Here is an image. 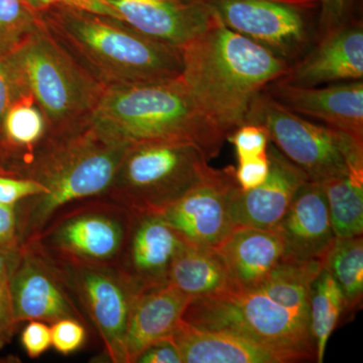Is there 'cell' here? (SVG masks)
Returning a JSON list of instances; mask_svg holds the SVG:
<instances>
[{
	"label": "cell",
	"instance_id": "obj_21",
	"mask_svg": "<svg viewBox=\"0 0 363 363\" xmlns=\"http://www.w3.org/2000/svg\"><path fill=\"white\" fill-rule=\"evenodd\" d=\"M193 298L169 284L143 289L133 303L126 331L128 363L152 344L169 338Z\"/></svg>",
	"mask_w": 363,
	"mask_h": 363
},
{
	"label": "cell",
	"instance_id": "obj_4",
	"mask_svg": "<svg viewBox=\"0 0 363 363\" xmlns=\"http://www.w3.org/2000/svg\"><path fill=\"white\" fill-rule=\"evenodd\" d=\"M92 123L105 135L128 145L193 143L209 161L220 154L226 140L181 77L152 84L105 88Z\"/></svg>",
	"mask_w": 363,
	"mask_h": 363
},
{
	"label": "cell",
	"instance_id": "obj_36",
	"mask_svg": "<svg viewBox=\"0 0 363 363\" xmlns=\"http://www.w3.org/2000/svg\"><path fill=\"white\" fill-rule=\"evenodd\" d=\"M33 11H40L50 6H62L82 9L117 18L116 13L104 0H25Z\"/></svg>",
	"mask_w": 363,
	"mask_h": 363
},
{
	"label": "cell",
	"instance_id": "obj_14",
	"mask_svg": "<svg viewBox=\"0 0 363 363\" xmlns=\"http://www.w3.org/2000/svg\"><path fill=\"white\" fill-rule=\"evenodd\" d=\"M264 92L297 114L315 117L363 142L362 80L333 83L325 87H300L274 81Z\"/></svg>",
	"mask_w": 363,
	"mask_h": 363
},
{
	"label": "cell",
	"instance_id": "obj_16",
	"mask_svg": "<svg viewBox=\"0 0 363 363\" xmlns=\"http://www.w3.org/2000/svg\"><path fill=\"white\" fill-rule=\"evenodd\" d=\"M363 23L354 18L315 43L278 81L300 87L362 80Z\"/></svg>",
	"mask_w": 363,
	"mask_h": 363
},
{
	"label": "cell",
	"instance_id": "obj_3",
	"mask_svg": "<svg viewBox=\"0 0 363 363\" xmlns=\"http://www.w3.org/2000/svg\"><path fill=\"white\" fill-rule=\"evenodd\" d=\"M130 145L105 135L92 121L70 130H49L44 142L16 173L47 189L45 194L30 197L26 208L20 247L35 242L62 208L104 196Z\"/></svg>",
	"mask_w": 363,
	"mask_h": 363
},
{
	"label": "cell",
	"instance_id": "obj_1",
	"mask_svg": "<svg viewBox=\"0 0 363 363\" xmlns=\"http://www.w3.org/2000/svg\"><path fill=\"white\" fill-rule=\"evenodd\" d=\"M35 13L52 39L104 88L181 77V50L118 18L62 6Z\"/></svg>",
	"mask_w": 363,
	"mask_h": 363
},
{
	"label": "cell",
	"instance_id": "obj_28",
	"mask_svg": "<svg viewBox=\"0 0 363 363\" xmlns=\"http://www.w3.org/2000/svg\"><path fill=\"white\" fill-rule=\"evenodd\" d=\"M39 26L25 0H0V60L16 54Z\"/></svg>",
	"mask_w": 363,
	"mask_h": 363
},
{
	"label": "cell",
	"instance_id": "obj_13",
	"mask_svg": "<svg viewBox=\"0 0 363 363\" xmlns=\"http://www.w3.org/2000/svg\"><path fill=\"white\" fill-rule=\"evenodd\" d=\"M65 285L62 272L37 245L21 247L20 257L9 278L16 322L39 320L52 324L64 318L78 320L80 314Z\"/></svg>",
	"mask_w": 363,
	"mask_h": 363
},
{
	"label": "cell",
	"instance_id": "obj_39",
	"mask_svg": "<svg viewBox=\"0 0 363 363\" xmlns=\"http://www.w3.org/2000/svg\"><path fill=\"white\" fill-rule=\"evenodd\" d=\"M0 247H20L16 205L0 204Z\"/></svg>",
	"mask_w": 363,
	"mask_h": 363
},
{
	"label": "cell",
	"instance_id": "obj_12",
	"mask_svg": "<svg viewBox=\"0 0 363 363\" xmlns=\"http://www.w3.org/2000/svg\"><path fill=\"white\" fill-rule=\"evenodd\" d=\"M238 187L234 167H211L194 188L157 213L188 245L218 250L236 228L231 200Z\"/></svg>",
	"mask_w": 363,
	"mask_h": 363
},
{
	"label": "cell",
	"instance_id": "obj_35",
	"mask_svg": "<svg viewBox=\"0 0 363 363\" xmlns=\"http://www.w3.org/2000/svg\"><path fill=\"white\" fill-rule=\"evenodd\" d=\"M23 91L26 90L18 82L13 69L9 67L6 60H0V135L2 121L7 109Z\"/></svg>",
	"mask_w": 363,
	"mask_h": 363
},
{
	"label": "cell",
	"instance_id": "obj_18",
	"mask_svg": "<svg viewBox=\"0 0 363 363\" xmlns=\"http://www.w3.org/2000/svg\"><path fill=\"white\" fill-rule=\"evenodd\" d=\"M269 176L259 187L242 191L238 186L231 200L236 227L274 229L286 214L298 189L309 181L304 172L286 159L274 145L267 147Z\"/></svg>",
	"mask_w": 363,
	"mask_h": 363
},
{
	"label": "cell",
	"instance_id": "obj_2",
	"mask_svg": "<svg viewBox=\"0 0 363 363\" xmlns=\"http://www.w3.org/2000/svg\"><path fill=\"white\" fill-rule=\"evenodd\" d=\"M181 79L226 136L247 123L253 99L291 65L252 40L213 23L181 50Z\"/></svg>",
	"mask_w": 363,
	"mask_h": 363
},
{
	"label": "cell",
	"instance_id": "obj_32",
	"mask_svg": "<svg viewBox=\"0 0 363 363\" xmlns=\"http://www.w3.org/2000/svg\"><path fill=\"white\" fill-rule=\"evenodd\" d=\"M45 193L47 189L32 179L0 175V204L16 205L21 200Z\"/></svg>",
	"mask_w": 363,
	"mask_h": 363
},
{
	"label": "cell",
	"instance_id": "obj_9",
	"mask_svg": "<svg viewBox=\"0 0 363 363\" xmlns=\"http://www.w3.org/2000/svg\"><path fill=\"white\" fill-rule=\"evenodd\" d=\"M222 25L291 66L317 40L319 0H202Z\"/></svg>",
	"mask_w": 363,
	"mask_h": 363
},
{
	"label": "cell",
	"instance_id": "obj_37",
	"mask_svg": "<svg viewBox=\"0 0 363 363\" xmlns=\"http://www.w3.org/2000/svg\"><path fill=\"white\" fill-rule=\"evenodd\" d=\"M135 362L183 363L180 352L171 337L152 344L138 357Z\"/></svg>",
	"mask_w": 363,
	"mask_h": 363
},
{
	"label": "cell",
	"instance_id": "obj_10",
	"mask_svg": "<svg viewBox=\"0 0 363 363\" xmlns=\"http://www.w3.org/2000/svg\"><path fill=\"white\" fill-rule=\"evenodd\" d=\"M64 262L74 292L96 327L112 362L128 363L125 338L131 308L143 289L116 264Z\"/></svg>",
	"mask_w": 363,
	"mask_h": 363
},
{
	"label": "cell",
	"instance_id": "obj_7",
	"mask_svg": "<svg viewBox=\"0 0 363 363\" xmlns=\"http://www.w3.org/2000/svg\"><path fill=\"white\" fill-rule=\"evenodd\" d=\"M183 320L198 328L231 332L286 351L301 362L316 359L309 319L274 302L259 289L193 298Z\"/></svg>",
	"mask_w": 363,
	"mask_h": 363
},
{
	"label": "cell",
	"instance_id": "obj_15",
	"mask_svg": "<svg viewBox=\"0 0 363 363\" xmlns=\"http://www.w3.org/2000/svg\"><path fill=\"white\" fill-rule=\"evenodd\" d=\"M118 20L162 42L183 49L213 23L202 0H104Z\"/></svg>",
	"mask_w": 363,
	"mask_h": 363
},
{
	"label": "cell",
	"instance_id": "obj_19",
	"mask_svg": "<svg viewBox=\"0 0 363 363\" xmlns=\"http://www.w3.org/2000/svg\"><path fill=\"white\" fill-rule=\"evenodd\" d=\"M274 229L285 245L286 259L326 260L336 236L322 184L305 182Z\"/></svg>",
	"mask_w": 363,
	"mask_h": 363
},
{
	"label": "cell",
	"instance_id": "obj_41",
	"mask_svg": "<svg viewBox=\"0 0 363 363\" xmlns=\"http://www.w3.org/2000/svg\"><path fill=\"white\" fill-rule=\"evenodd\" d=\"M0 175H9V172L6 171V169L2 168V167H0Z\"/></svg>",
	"mask_w": 363,
	"mask_h": 363
},
{
	"label": "cell",
	"instance_id": "obj_17",
	"mask_svg": "<svg viewBox=\"0 0 363 363\" xmlns=\"http://www.w3.org/2000/svg\"><path fill=\"white\" fill-rule=\"evenodd\" d=\"M186 245L159 214L133 213L130 233L117 267L143 290L164 285L168 284L174 259Z\"/></svg>",
	"mask_w": 363,
	"mask_h": 363
},
{
	"label": "cell",
	"instance_id": "obj_34",
	"mask_svg": "<svg viewBox=\"0 0 363 363\" xmlns=\"http://www.w3.org/2000/svg\"><path fill=\"white\" fill-rule=\"evenodd\" d=\"M21 343L28 357H40L52 346L51 328L45 322L32 320L21 333Z\"/></svg>",
	"mask_w": 363,
	"mask_h": 363
},
{
	"label": "cell",
	"instance_id": "obj_29",
	"mask_svg": "<svg viewBox=\"0 0 363 363\" xmlns=\"http://www.w3.org/2000/svg\"><path fill=\"white\" fill-rule=\"evenodd\" d=\"M362 0H319L317 40L359 18Z\"/></svg>",
	"mask_w": 363,
	"mask_h": 363
},
{
	"label": "cell",
	"instance_id": "obj_11",
	"mask_svg": "<svg viewBox=\"0 0 363 363\" xmlns=\"http://www.w3.org/2000/svg\"><path fill=\"white\" fill-rule=\"evenodd\" d=\"M75 212L49 225L35 245L62 262L117 264L130 233L133 213L113 203Z\"/></svg>",
	"mask_w": 363,
	"mask_h": 363
},
{
	"label": "cell",
	"instance_id": "obj_24",
	"mask_svg": "<svg viewBox=\"0 0 363 363\" xmlns=\"http://www.w3.org/2000/svg\"><path fill=\"white\" fill-rule=\"evenodd\" d=\"M49 130L44 112L33 95L23 91L7 109L0 135V155L13 156L18 162L13 176L44 142Z\"/></svg>",
	"mask_w": 363,
	"mask_h": 363
},
{
	"label": "cell",
	"instance_id": "obj_5",
	"mask_svg": "<svg viewBox=\"0 0 363 363\" xmlns=\"http://www.w3.org/2000/svg\"><path fill=\"white\" fill-rule=\"evenodd\" d=\"M6 61L44 112L50 131L70 130L92 121L105 88L52 39L40 21L32 37Z\"/></svg>",
	"mask_w": 363,
	"mask_h": 363
},
{
	"label": "cell",
	"instance_id": "obj_40",
	"mask_svg": "<svg viewBox=\"0 0 363 363\" xmlns=\"http://www.w3.org/2000/svg\"><path fill=\"white\" fill-rule=\"evenodd\" d=\"M20 253L21 247H0V283L9 281L11 278V272L20 257Z\"/></svg>",
	"mask_w": 363,
	"mask_h": 363
},
{
	"label": "cell",
	"instance_id": "obj_27",
	"mask_svg": "<svg viewBox=\"0 0 363 363\" xmlns=\"http://www.w3.org/2000/svg\"><path fill=\"white\" fill-rule=\"evenodd\" d=\"M325 267L330 272L343 294L345 313L357 311L363 298V238H336L325 260Z\"/></svg>",
	"mask_w": 363,
	"mask_h": 363
},
{
	"label": "cell",
	"instance_id": "obj_22",
	"mask_svg": "<svg viewBox=\"0 0 363 363\" xmlns=\"http://www.w3.org/2000/svg\"><path fill=\"white\" fill-rule=\"evenodd\" d=\"M218 250L240 291L259 289L286 259L276 229L238 226Z\"/></svg>",
	"mask_w": 363,
	"mask_h": 363
},
{
	"label": "cell",
	"instance_id": "obj_26",
	"mask_svg": "<svg viewBox=\"0 0 363 363\" xmlns=\"http://www.w3.org/2000/svg\"><path fill=\"white\" fill-rule=\"evenodd\" d=\"M345 313V301L340 288L324 267L314 279L309 296V323L317 362H323L327 344Z\"/></svg>",
	"mask_w": 363,
	"mask_h": 363
},
{
	"label": "cell",
	"instance_id": "obj_31",
	"mask_svg": "<svg viewBox=\"0 0 363 363\" xmlns=\"http://www.w3.org/2000/svg\"><path fill=\"white\" fill-rule=\"evenodd\" d=\"M52 346L61 354L76 352L85 342L86 331L75 318H64L51 327Z\"/></svg>",
	"mask_w": 363,
	"mask_h": 363
},
{
	"label": "cell",
	"instance_id": "obj_30",
	"mask_svg": "<svg viewBox=\"0 0 363 363\" xmlns=\"http://www.w3.org/2000/svg\"><path fill=\"white\" fill-rule=\"evenodd\" d=\"M234 145L238 161L252 159L267 155L269 135L262 124L245 123L226 136Z\"/></svg>",
	"mask_w": 363,
	"mask_h": 363
},
{
	"label": "cell",
	"instance_id": "obj_38",
	"mask_svg": "<svg viewBox=\"0 0 363 363\" xmlns=\"http://www.w3.org/2000/svg\"><path fill=\"white\" fill-rule=\"evenodd\" d=\"M18 324L14 318L9 281L0 283V347L13 335Z\"/></svg>",
	"mask_w": 363,
	"mask_h": 363
},
{
	"label": "cell",
	"instance_id": "obj_8",
	"mask_svg": "<svg viewBox=\"0 0 363 363\" xmlns=\"http://www.w3.org/2000/svg\"><path fill=\"white\" fill-rule=\"evenodd\" d=\"M247 123L262 124L269 140L309 181L323 183L363 169V142L330 126L306 121L277 104L264 90L253 99Z\"/></svg>",
	"mask_w": 363,
	"mask_h": 363
},
{
	"label": "cell",
	"instance_id": "obj_33",
	"mask_svg": "<svg viewBox=\"0 0 363 363\" xmlns=\"http://www.w3.org/2000/svg\"><path fill=\"white\" fill-rule=\"evenodd\" d=\"M269 156L252 157L238 162V167L235 169V179L238 186L242 191H250L262 185L267 176H269Z\"/></svg>",
	"mask_w": 363,
	"mask_h": 363
},
{
	"label": "cell",
	"instance_id": "obj_6",
	"mask_svg": "<svg viewBox=\"0 0 363 363\" xmlns=\"http://www.w3.org/2000/svg\"><path fill=\"white\" fill-rule=\"evenodd\" d=\"M208 162L190 143H133L104 196L131 213H157L203 180L211 169Z\"/></svg>",
	"mask_w": 363,
	"mask_h": 363
},
{
	"label": "cell",
	"instance_id": "obj_20",
	"mask_svg": "<svg viewBox=\"0 0 363 363\" xmlns=\"http://www.w3.org/2000/svg\"><path fill=\"white\" fill-rule=\"evenodd\" d=\"M183 363H289L292 353L264 345L231 332L198 328L181 320L169 336Z\"/></svg>",
	"mask_w": 363,
	"mask_h": 363
},
{
	"label": "cell",
	"instance_id": "obj_25",
	"mask_svg": "<svg viewBox=\"0 0 363 363\" xmlns=\"http://www.w3.org/2000/svg\"><path fill=\"white\" fill-rule=\"evenodd\" d=\"M322 184L336 238L363 233V169H350Z\"/></svg>",
	"mask_w": 363,
	"mask_h": 363
},
{
	"label": "cell",
	"instance_id": "obj_23",
	"mask_svg": "<svg viewBox=\"0 0 363 363\" xmlns=\"http://www.w3.org/2000/svg\"><path fill=\"white\" fill-rule=\"evenodd\" d=\"M168 284L193 298L218 297L240 291L218 250L188 243L172 264Z\"/></svg>",
	"mask_w": 363,
	"mask_h": 363
}]
</instances>
